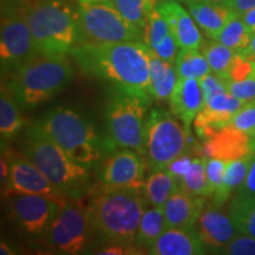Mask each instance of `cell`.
Segmentation results:
<instances>
[{"mask_svg":"<svg viewBox=\"0 0 255 255\" xmlns=\"http://www.w3.org/2000/svg\"><path fill=\"white\" fill-rule=\"evenodd\" d=\"M70 55L87 75L150 101V47L143 41L77 45Z\"/></svg>","mask_w":255,"mask_h":255,"instance_id":"6da1fadb","label":"cell"},{"mask_svg":"<svg viewBox=\"0 0 255 255\" xmlns=\"http://www.w3.org/2000/svg\"><path fill=\"white\" fill-rule=\"evenodd\" d=\"M146 202L145 196L137 190L100 184L89 191L85 207L95 232L102 238L111 244L131 245L135 242Z\"/></svg>","mask_w":255,"mask_h":255,"instance_id":"7a4b0ae2","label":"cell"},{"mask_svg":"<svg viewBox=\"0 0 255 255\" xmlns=\"http://www.w3.org/2000/svg\"><path fill=\"white\" fill-rule=\"evenodd\" d=\"M21 152L31 159L57 188L77 200L91 190L90 175L83 165L47 136L38 122L26 128L20 141Z\"/></svg>","mask_w":255,"mask_h":255,"instance_id":"3957f363","label":"cell"},{"mask_svg":"<svg viewBox=\"0 0 255 255\" xmlns=\"http://www.w3.org/2000/svg\"><path fill=\"white\" fill-rule=\"evenodd\" d=\"M25 14L39 55L66 57L78 45L77 6L70 0H32Z\"/></svg>","mask_w":255,"mask_h":255,"instance_id":"277c9868","label":"cell"},{"mask_svg":"<svg viewBox=\"0 0 255 255\" xmlns=\"http://www.w3.org/2000/svg\"><path fill=\"white\" fill-rule=\"evenodd\" d=\"M72 77V66L66 57L39 55L11 73L5 85L19 107L31 108L56 96Z\"/></svg>","mask_w":255,"mask_h":255,"instance_id":"5b68a950","label":"cell"},{"mask_svg":"<svg viewBox=\"0 0 255 255\" xmlns=\"http://www.w3.org/2000/svg\"><path fill=\"white\" fill-rule=\"evenodd\" d=\"M38 123L70 157L85 167L100 161L107 149L90 121L71 108L57 107Z\"/></svg>","mask_w":255,"mask_h":255,"instance_id":"8992f818","label":"cell"},{"mask_svg":"<svg viewBox=\"0 0 255 255\" xmlns=\"http://www.w3.org/2000/svg\"><path fill=\"white\" fill-rule=\"evenodd\" d=\"M78 45L143 41L144 33L129 23L110 1L78 2Z\"/></svg>","mask_w":255,"mask_h":255,"instance_id":"52a82bcc","label":"cell"},{"mask_svg":"<svg viewBox=\"0 0 255 255\" xmlns=\"http://www.w3.org/2000/svg\"><path fill=\"white\" fill-rule=\"evenodd\" d=\"M149 101L115 89L105 109L108 145L131 149L144 157L145 114Z\"/></svg>","mask_w":255,"mask_h":255,"instance_id":"ba28073f","label":"cell"},{"mask_svg":"<svg viewBox=\"0 0 255 255\" xmlns=\"http://www.w3.org/2000/svg\"><path fill=\"white\" fill-rule=\"evenodd\" d=\"M189 135L173 113L152 109L146 117L144 135V157L152 170L167 169L184 154Z\"/></svg>","mask_w":255,"mask_h":255,"instance_id":"9c48e42d","label":"cell"},{"mask_svg":"<svg viewBox=\"0 0 255 255\" xmlns=\"http://www.w3.org/2000/svg\"><path fill=\"white\" fill-rule=\"evenodd\" d=\"M26 7L5 2L1 4L0 58L2 73H13L39 56L26 20Z\"/></svg>","mask_w":255,"mask_h":255,"instance_id":"30bf717a","label":"cell"},{"mask_svg":"<svg viewBox=\"0 0 255 255\" xmlns=\"http://www.w3.org/2000/svg\"><path fill=\"white\" fill-rule=\"evenodd\" d=\"M92 232L95 229L87 207L72 199L57 214L44 237L53 250L75 255L85 250Z\"/></svg>","mask_w":255,"mask_h":255,"instance_id":"8fae6325","label":"cell"},{"mask_svg":"<svg viewBox=\"0 0 255 255\" xmlns=\"http://www.w3.org/2000/svg\"><path fill=\"white\" fill-rule=\"evenodd\" d=\"M5 155L9 162V176L5 186V194L41 195L56 201L62 207L68 203L69 196L51 182L23 152L6 150Z\"/></svg>","mask_w":255,"mask_h":255,"instance_id":"7c38bea8","label":"cell"},{"mask_svg":"<svg viewBox=\"0 0 255 255\" xmlns=\"http://www.w3.org/2000/svg\"><path fill=\"white\" fill-rule=\"evenodd\" d=\"M9 200V213L21 232L40 237L45 234L51 222L64 207L41 195L14 194Z\"/></svg>","mask_w":255,"mask_h":255,"instance_id":"4fadbf2b","label":"cell"},{"mask_svg":"<svg viewBox=\"0 0 255 255\" xmlns=\"http://www.w3.org/2000/svg\"><path fill=\"white\" fill-rule=\"evenodd\" d=\"M100 180L105 187L139 191L145 183L143 156L131 149L114 151L101 165Z\"/></svg>","mask_w":255,"mask_h":255,"instance_id":"5bb4252c","label":"cell"},{"mask_svg":"<svg viewBox=\"0 0 255 255\" xmlns=\"http://www.w3.org/2000/svg\"><path fill=\"white\" fill-rule=\"evenodd\" d=\"M196 149L201 157L218 158L227 163L248 157L255 152L252 137L229 124L209 138L203 139L202 144L196 146Z\"/></svg>","mask_w":255,"mask_h":255,"instance_id":"9a60e30c","label":"cell"},{"mask_svg":"<svg viewBox=\"0 0 255 255\" xmlns=\"http://www.w3.org/2000/svg\"><path fill=\"white\" fill-rule=\"evenodd\" d=\"M156 7L167 21L178 49L200 50L203 38L189 11L176 0H158Z\"/></svg>","mask_w":255,"mask_h":255,"instance_id":"2e32d148","label":"cell"},{"mask_svg":"<svg viewBox=\"0 0 255 255\" xmlns=\"http://www.w3.org/2000/svg\"><path fill=\"white\" fill-rule=\"evenodd\" d=\"M169 104L171 113L183 123L186 130L190 133L191 124L205 107V98L199 79L178 77L169 98Z\"/></svg>","mask_w":255,"mask_h":255,"instance_id":"e0dca14e","label":"cell"},{"mask_svg":"<svg viewBox=\"0 0 255 255\" xmlns=\"http://www.w3.org/2000/svg\"><path fill=\"white\" fill-rule=\"evenodd\" d=\"M196 225L205 247L213 251L226 246L238 232L229 215H226L219 206L212 202L205 207Z\"/></svg>","mask_w":255,"mask_h":255,"instance_id":"ac0fdd59","label":"cell"},{"mask_svg":"<svg viewBox=\"0 0 255 255\" xmlns=\"http://www.w3.org/2000/svg\"><path fill=\"white\" fill-rule=\"evenodd\" d=\"M205 207L206 197L190 195L178 187L162 207L167 228L194 229Z\"/></svg>","mask_w":255,"mask_h":255,"instance_id":"d6986e66","label":"cell"},{"mask_svg":"<svg viewBox=\"0 0 255 255\" xmlns=\"http://www.w3.org/2000/svg\"><path fill=\"white\" fill-rule=\"evenodd\" d=\"M206 247L195 229L167 228L149 248L151 255H200Z\"/></svg>","mask_w":255,"mask_h":255,"instance_id":"ffe728a7","label":"cell"},{"mask_svg":"<svg viewBox=\"0 0 255 255\" xmlns=\"http://www.w3.org/2000/svg\"><path fill=\"white\" fill-rule=\"evenodd\" d=\"M188 11L200 30L210 39H218L223 27L233 17L226 4L210 0H184Z\"/></svg>","mask_w":255,"mask_h":255,"instance_id":"44dd1931","label":"cell"},{"mask_svg":"<svg viewBox=\"0 0 255 255\" xmlns=\"http://www.w3.org/2000/svg\"><path fill=\"white\" fill-rule=\"evenodd\" d=\"M174 64L162 59L150 49V95L157 101H169L177 82Z\"/></svg>","mask_w":255,"mask_h":255,"instance_id":"7402d4cb","label":"cell"},{"mask_svg":"<svg viewBox=\"0 0 255 255\" xmlns=\"http://www.w3.org/2000/svg\"><path fill=\"white\" fill-rule=\"evenodd\" d=\"M252 157H253V155L241 159H235V161L228 162L225 175H223L221 186L210 196L212 203H214L215 206L221 207L231 197L232 191L234 189H238L244 183V181L246 180L248 170H250Z\"/></svg>","mask_w":255,"mask_h":255,"instance_id":"603a6c76","label":"cell"},{"mask_svg":"<svg viewBox=\"0 0 255 255\" xmlns=\"http://www.w3.org/2000/svg\"><path fill=\"white\" fill-rule=\"evenodd\" d=\"M178 188L177 180L167 169H155L145 180L144 196L152 207H163L169 196Z\"/></svg>","mask_w":255,"mask_h":255,"instance_id":"cb8c5ba5","label":"cell"},{"mask_svg":"<svg viewBox=\"0 0 255 255\" xmlns=\"http://www.w3.org/2000/svg\"><path fill=\"white\" fill-rule=\"evenodd\" d=\"M201 52L208 60L212 72L216 73L223 81H229V75L238 52L223 45L216 39L203 40L200 47Z\"/></svg>","mask_w":255,"mask_h":255,"instance_id":"d4e9b609","label":"cell"},{"mask_svg":"<svg viewBox=\"0 0 255 255\" xmlns=\"http://www.w3.org/2000/svg\"><path fill=\"white\" fill-rule=\"evenodd\" d=\"M167 229L162 207H150L143 213L135 239L136 246L150 248Z\"/></svg>","mask_w":255,"mask_h":255,"instance_id":"484cf974","label":"cell"},{"mask_svg":"<svg viewBox=\"0 0 255 255\" xmlns=\"http://www.w3.org/2000/svg\"><path fill=\"white\" fill-rule=\"evenodd\" d=\"M228 215L239 233L255 238V197L235 194Z\"/></svg>","mask_w":255,"mask_h":255,"instance_id":"4316f807","label":"cell"},{"mask_svg":"<svg viewBox=\"0 0 255 255\" xmlns=\"http://www.w3.org/2000/svg\"><path fill=\"white\" fill-rule=\"evenodd\" d=\"M18 107L19 105L14 101L8 88L2 83L0 95V132L2 139L12 138L23 128L24 121L21 119Z\"/></svg>","mask_w":255,"mask_h":255,"instance_id":"83f0119b","label":"cell"},{"mask_svg":"<svg viewBox=\"0 0 255 255\" xmlns=\"http://www.w3.org/2000/svg\"><path fill=\"white\" fill-rule=\"evenodd\" d=\"M177 76L182 78H203L212 72L207 58L197 49H180L175 60Z\"/></svg>","mask_w":255,"mask_h":255,"instance_id":"f1b7e54d","label":"cell"},{"mask_svg":"<svg viewBox=\"0 0 255 255\" xmlns=\"http://www.w3.org/2000/svg\"><path fill=\"white\" fill-rule=\"evenodd\" d=\"M207 159L201 156H194L189 170L177 181L178 187L188 194L200 197H210V189L207 178Z\"/></svg>","mask_w":255,"mask_h":255,"instance_id":"f546056e","label":"cell"},{"mask_svg":"<svg viewBox=\"0 0 255 255\" xmlns=\"http://www.w3.org/2000/svg\"><path fill=\"white\" fill-rule=\"evenodd\" d=\"M120 13L133 26L139 28L145 37L149 15L157 6L158 0H110Z\"/></svg>","mask_w":255,"mask_h":255,"instance_id":"4dcf8cb0","label":"cell"},{"mask_svg":"<svg viewBox=\"0 0 255 255\" xmlns=\"http://www.w3.org/2000/svg\"><path fill=\"white\" fill-rule=\"evenodd\" d=\"M252 36H253V31L247 26L242 17L234 14L227 25L223 27L216 40L228 46L229 49L234 50L235 52L242 53L250 45Z\"/></svg>","mask_w":255,"mask_h":255,"instance_id":"1f68e13d","label":"cell"},{"mask_svg":"<svg viewBox=\"0 0 255 255\" xmlns=\"http://www.w3.org/2000/svg\"><path fill=\"white\" fill-rule=\"evenodd\" d=\"M169 33H170V30H169L167 21L156 7L149 15L148 23H146L144 43L151 50H155Z\"/></svg>","mask_w":255,"mask_h":255,"instance_id":"d6a6232c","label":"cell"},{"mask_svg":"<svg viewBox=\"0 0 255 255\" xmlns=\"http://www.w3.org/2000/svg\"><path fill=\"white\" fill-rule=\"evenodd\" d=\"M229 126L237 128L241 131L248 133L255 141V100L246 102L240 110L233 116Z\"/></svg>","mask_w":255,"mask_h":255,"instance_id":"836d02e7","label":"cell"},{"mask_svg":"<svg viewBox=\"0 0 255 255\" xmlns=\"http://www.w3.org/2000/svg\"><path fill=\"white\" fill-rule=\"evenodd\" d=\"M216 253L228 255H255V238L246 234L234 237Z\"/></svg>","mask_w":255,"mask_h":255,"instance_id":"e575fe53","label":"cell"},{"mask_svg":"<svg viewBox=\"0 0 255 255\" xmlns=\"http://www.w3.org/2000/svg\"><path fill=\"white\" fill-rule=\"evenodd\" d=\"M227 90L229 94L245 102L255 100V69L248 77L241 81H228Z\"/></svg>","mask_w":255,"mask_h":255,"instance_id":"d590c367","label":"cell"},{"mask_svg":"<svg viewBox=\"0 0 255 255\" xmlns=\"http://www.w3.org/2000/svg\"><path fill=\"white\" fill-rule=\"evenodd\" d=\"M200 84L203 92L205 104L209 100H212L214 96L223 94V92H228L227 83H226V81H223L221 77H219V76L214 72H210L203 78H201Z\"/></svg>","mask_w":255,"mask_h":255,"instance_id":"8d00e7d4","label":"cell"},{"mask_svg":"<svg viewBox=\"0 0 255 255\" xmlns=\"http://www.w3.org/2000/svg\"><path fill=\"white\" fill-rule=\"evenodd\" d=\"M226 168H227V162L221 161V159L218 158L207 159L206 169L207 178H208V184L210 189V196H212L213 193L221 186Z\"/></svg>","mask_w":255,"mask_h":255,"instance_id":"74e56055","label":"cell"},{"mask_svg":"<svg viewBox=\"0 0 255 255\" xmlns=\"http://www.w3.org/2000/svg\"><path fill=\"white\" fill-rule=\"evenodd\" d=\"M177 47L178 45L176 44V41H175L173 34H171L170 32V33L165 37V39L152 51H154L158 57H161L162 59L167 60V62L174 64L175 65V60H176V57L178 53Z\"/></svg>","mask_w":255,"mask_h":255,"instance_id":"f35d334b","label":"cell"},{"mask_svg":"<svg viewBox=\"0 0 255 255\" xmlns=\"http://www.w3.org/2000/svg\"><path fill=\"white\" fill-rule=\"evenodd\" d=\"M237 194L250 197H255V152L253 154V157H252L250 170H248L246 180H245L244 183L238 188Z\"/></svg>","mask_w":255,"mask_h":255,"instance_id":"ab89813d","label":"cell"},{"mask_svg":"<svg viewBox=\"0 0 255 255\" xmlns=\"http://www.w3.org/2000/svg\"><path fill=\"white\" fill-rule=\"evenodd\" d=\"M96 254L101 255H123V254H138L137 247H133L131 245H124V244H113L111 246L101 248Z\"/></svg>","mask_w":255,"mask_h":255,"instance_id":"60d3db41","label":"cell"},{"mask_svg":"<svg viewBox=\"0 0 255 255\" xmlns=\"http://www.w3.org/2000/svg\"><path fill=\"white\" fill-rule=\"evenodd\" d=\"M226 5L233 12V14L241 17L242 14L255 7V0H228Z\"/></svg>","mask_w":255,"mask_h":255,"instance_id":"b9f144b4","label":"cell"},{"mask_svg":"<svg viewBox=\"0 0 255 255\" xmlns=\"http://www.w3.org/2000/svg\"><path fill=\"white\" fill-rule=\"evenodd\" d=\"M0 183L1 187L4 188L7 183L8 176H9V162L4 152H1V158H0Z\"/></svg>","mask_w":255,"mask_h":255,"instance_id":"7bdbcfd3","label":"cell"},{"mask_svg":"<svg viewBox=\"0 0 255 255\" xmlns=\"http://www.w3.org/2000/svg\"><path fill=\"white\" fill-rule=\"evenodd\" d=\"M241 17L244 19L245 23L247 24V26L250 27L252 31L255 32V7L250 9V11L246 12L245 14H242Z\"/></svg>","mask_w":255,"mask_h":255,"instance_id":"ee69618b","label":"cell"},{"mask_svg":"<svg viewBox=\"0 0 255 255\" xmlns=\"http://www.w3.org/2000/svg\"><path fill=\"white\" fill-rule=\"evenodd\" d=\"M242 55L246 56L247 58L255 60V32H253V36H252L251 43L246 50L242 52Z\"/></svg>","mask_w":255,"mask_h":255,"instance_id":"f6af8a7d","label":"cell"},{"mask_svg":"<svg viewBox=\"0 0 255 255\" xmlns=\"http://www.w3.org/2000/svg\"><path fill=\"white\" fill-rule=\"evenodd\" d=\"M0 254L1 255H13L14 252L5 241L0 242Z\"/></svg>","mask_w":255,"mask_h":255,"instance_id":"bcb514c9","label":"cell"},{"mask_svg":"<svg viewBox=\"0 0 255 255\" xmlns=\"http://www.w3.org/2000/svg\"><path fill=\"white\" fill-rule=\"evenodd\" d=\"M32 0H1V4H15V5H21V6H27Z\"/></svg>","mask_w":255,"mask_h":255,"instance_id":"7dc6e473","label":"cell"},{"mask_svg":"<svg viewBox=\"0 0 255 255\" xmlns=\"http://www.w3.org/2000/svg\"><path fill=\"white\" fill-rule=\"evenodd\" d=\"M78 2H100V1H109V0H77Z\"/></svg>","mask_w":255,"mask_h":255,"instance_id":"c3c4849f","label":"cell"},{"mask_svg":"<svg viewBox=\"0 0 255 255\" xmlns=\"http://www.w3.org/2000/svg\"><path fill=\"white\" fill-rule=\"evenodd\" d=\"M210 1H215V2H221V4H226L228 0H210Z\"/></svg>","mask_w":255,"mask_h":255,"instance_id":"681fc988","label":"cell"},{"mask_svg":"<svg viewBox=\"0 0 255 255\" xmlns=\"http://www.w3.org/2000/svg\"><path fill=\"white\" fill-rule=\"evenodd\" d=\"M253 146H254V150H255V141L253 142Z\"/></svg>","mask_w":255,"mask_h":255,"instance_id":"f907efd6","label":"cell"},{"mask_svg":"<svg viewBox=\"0 0 255 255\" xmlns=\"http://www.w3.org/2000/svg\"><path fill=\"white\" fill-rule=\"evenodd\" d=\"M176 1H183V0H176Z\"/></svg>","mask_w":255,"mask_h":255,"instance_id":"816d5d0a","label":"cell"}]
</instances>
